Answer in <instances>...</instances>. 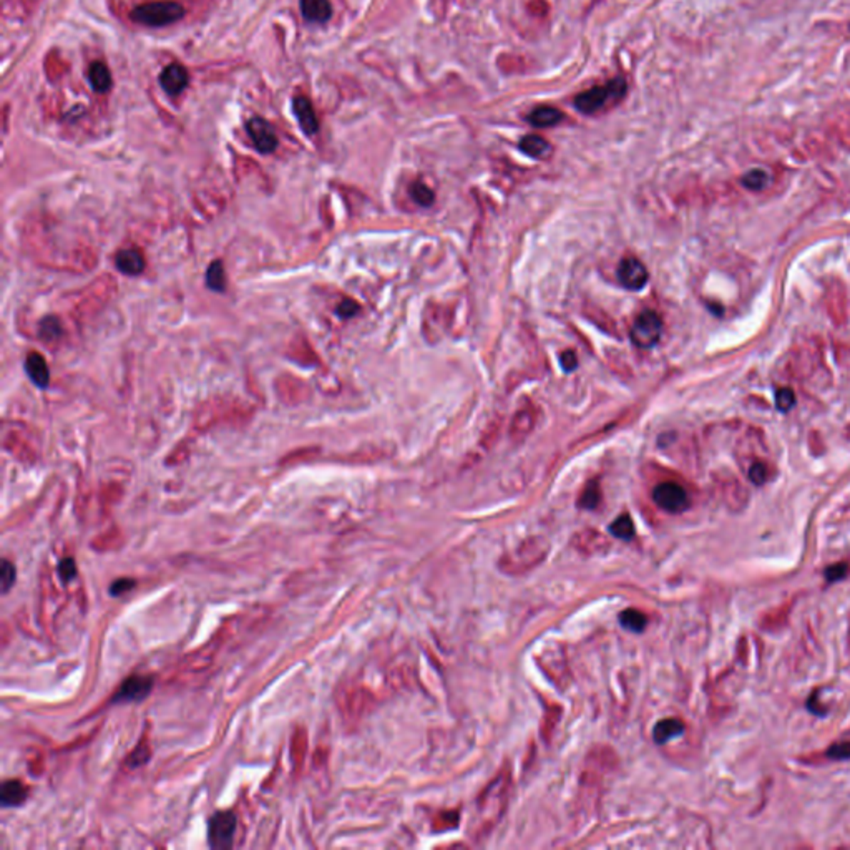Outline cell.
<instances>
[{
	"instance_id": "10",
	"label": "cell",
	"mask_w": 850,
	"mask_h": 850,
	"mask_svg": "<svg viewBox=\"0 0 850 850\" xmlns=\"http://www.w3.org/2000/svg\"><path fill=\"white\" fill-rule=\"evenodd\" d=\"M151 687H153V680L148 676H131L126 680L124 685L118 690L115 701L120 702H130V701H141L150 694Z\"/></svg>"
},
{
	"instance_id": "28",
	"label": "cell",
	"mask_w": 850,
	"mask_h": 850,
	"mask_svg": "<svg viewBox=\"0 0 850 850\" xmlns=\"http://www.w3.org/2000/svg\"><path fill=\"white\" fill-rule=\"evenodd\" d=\"M768 183H769V176L763 170L749 171V173H746L743 178V185L746 186V188L754 190V191L763 190Z\"/></svg>"
},
{
	"instance_id": "23",
	"label": "cell",
	"mask_w": 850,
	"mask_h": 850,
	"mask_svg": "<svg viewBox=\"0 0 850 850\" xmlns=\"http://www.w3.org/2000/svg\"><path fill=\"white\" fill-rule=\"evenodd\" d=\"M620 623L621 626L625 628L628 631H633V633H641L645 630L646 625H648V618L645 613H641L640 610H635V608H630V610H625L620 615Z\"/></svg>"
},
{
	"instance_id": "20",
	"label": "cell",
	"mask_w": 850,
	"mask_h": 850,
	"mask_svg": "<svg viewBox=\"0 0 850 850\" xmlns=\"http://www.w3.org/2000/svg\"><path fill=\"white\" fill-rule=\"evenodd\" d=\"M562 120H563V113L560 111L558 108H553V107L535 108V110L528 115L530 124H532L533 126H538V129H548V126H555V125H558Z\"/></svg>"
},
{
	"instance_id": "2",
	"label": "cell",
	"mask_w": 850,
	"mask_h": 850,
	"mask_svg": "<svg viewBox=\"0 0 850 850\" xmlns=\"http://www.w3.org/2000/svg\"><path fill=\"white\" fill-rule=\"evenodd\" d=\"M550 552V545L543 538H527L523 543H520L512 552L503 555L500 560V568L508 574H522L533 570L537 565H540L547 558Z\"/></svg>"
},
{
	"instance_id": "38",
	"label": "cell",
	"mask_w": 850,
	"mask_h": 850,
	"mask_svg": "<svg viewBox=\"0 0 850 850\" xmlns=\"http://www.w3.org/2000/svg\"><path fill=\"white\" fill-rule=\"evenodd\" d=\"M357 309H359V307H357V304H356V303H352V301H344V303L341 304V306H339L337 312L341 314L342 317H351V316H354V314L357 312Z\"/></svg>"
},
{
	"instance_id": "21",
	"label": "cell",
	"mask_w": 850,
	"mask_h": 850,
	"mask_svg": "<svg viewBox=\"0 0 850 850\" xmlns=\"http://www.w3.org/2000/svg\"><path fill=\"white\" fill-rule=\"evenodd\" d=\"M88 78H90L92 87L95 88L98 93H105L110 90L111 73H110V70H108V67L105 65V63H102V62L92 63L90 72H88Z\"/></svg>"
},
{
	"instance_id": "17",
	"label": "cell",
	"mask_w": 850,
	"mask_h": 850,
	"mask_svg": "<svg viewBox=\"0 0 850 850\" xmlns=\"http://www.w3.org/2000/svg\"><path fill=\"white\" fill-rule=\"evenodd\" d=\"M116 268L126 276H138L145 269V259L136 249H125L118 253Z\"/></svg>"
},
{
	"instance_id": "30",
	"label": "cell",
	"mask_w": 850,
	"mask_h": 850,
	"mask_svg": "<svg viewBox=\"0 0 850 850\" xmlns=\"http://www.w3.org/2000/svg\"><path fill=\"white\" fill-rule=\"evenodd\" d=\"M749 479L756 485H763L769 479V469L763 462H754L749 469Z\"/></svg>"
},
{
	"instance_id": "25",
	"label": "cell",
	"mask_w": 850,
	"mask_h": 850,
	"mask_svg": "<svg viewBox=\"0 0 850 850\" xmlns=\"http://www.w3.org/2000/svg\"><path fill=\"white\" fill-rule=\"evenodd\" d=\"M206 284H208L209 289H213V291H224V286H226V276H224V269H223V264L219 261H216L211 264L208 268V273H206Z\"/></svg>"
},
{
	"instance_id": "34",
	"label": "cell",
	"mask_w": 850,
	"mask_h": 850,
	"mask_svg": "<svg viewBox=\"0 0 850 850\" xmlns=\"http://www.w3.org/2000/svg\"><path fill=\"white\" fill-rule=\"evenodd\" d=\"M827 756L830 759H850V739L834 744L827 751Z\"/></svg>"
},
{
	"instance_id": "22",
	"label": "cell",
	"mask_w": 850,
	"mask_h": 850,
	"mask_svg": "<svg viewBox=\"0 0 850 850\" xmlns=\"http://www.w3.org/2000/svg\"><path fill=\"white\" fill-rule=\"evenodd\" d=\"M520 148L532 158H545L550 153V143L538 135H528L520 141Z\"/></svg>"
},
{
	"instance_id": "18",
	"label": "cell",
	"mask_w": 850,
	"mask_h": 850,
	"mask_svg": "<svg viewBox=\"0 0 850 850\" xmlns=\"http://www.w3.org/2000/svg\"><path fill=\"white\" fill-rule=\"evenodd\" d=\"M682 733H685V724H682V721L670 717V719H663L655 726L653 739H655L656 744H666L668 741L677 738V736H681Z\"/></svg>"
},
{
	"instance_id": "35",
	"label": "cell",
	"mask_w": 850,
	"mask_h": 850,
	"mask_svg": "<svg viewBox=\"0 0 850 850\" xmlns=\"http://www.w3.org/2000/svg\"><path fill=\"white\" fill-rule=\"evenodd\" d=\"M134 588H135V579L120 578V579H116V582H113L110 593L113 594V596H121V594H125L126 592H130V589H134Z\"/></svg>"
},
{
	"instance_id": "16",
	"label": "cell",
	"mask_w": 850,
	"mask_h": 850,
	"mask_svg": "<svg viewBox=\"0 0 850 850\" xmlns=\"http://www.w3.org/2000/svg\"><path fill=\"white\" fill-rule=\"evenodd\" d=\"M301 12L306 21L324 23L332 16V7L329 0H301Z\"/></svg>"
},
{
	"instance_id": "6",
	"label": "cell",
	"mask_w": 850,
	"mask_h": 850,
	"mask_svg": "<svg viewBox=\"0 0 850 850\" xmlns=\"http://www.w3.org/2000/svg\"><path fill=\"white\" fill-rule=\"evenodd\" d=\"M653 500L668 513H681L690 507V495L676 481H663L653 490Z\"/></svg>"
},
{
	"instance_id": "32",
	"label": "cell",
	"mask_w": 850,
	"mask_h": 850,
	"mask_svg": "<svg viewBox=\"0 0 850 850\" xmlns=\"http://www.w3.org/2000/svg\"><path fill=\"white\" fill-rule=\"evenodd\" d=\"M775 404H778L780 410L792 409L795 404V396L792 389H788V387H785V389H779L778 394H775Z\"/></svg>"
},
{
	"instance_id": "33",
	"label": "cell",
	"mask_w": 850,
	"mask_h": 850,
	"mask_svg": "<svg viewBox=\"0 0 850 850\" xmlns=\"http://www.w3.org/2000/svg\"><path fill=\"white\" fill-rule=\"evenodd\" d=\"M58 574H60V578H62L63 583L72 582V579L77 577V565H75V562H73L72 558L62 560L60 565H58Z\"/></svg>"
},
{
	"instance_id": "27",
	"label": "cell",
	"mask_w": 850,
	"mask_h": 850,
	"mask_svg": "<svg viewBox=\"0 0 850 850\" xmlns=\"http://www.w3.org/2000/svg\"><path fill=\"white\" fill-rule=\"evenodd\" d=\"M410 196L414 198L415 203H419L420 206H430L434 203L435 196H434V191H432L429 186H425L424 183H414L410 186Z\"/></svg>"
},
{
	"instance_id": "31",
	"label": "cell",
	"mask_w": 850,
	"mask_h": 850,
	"mask_svg": "<svg viewBox=\"0 0 850 850\" xmlns=\"http://www.w3.org/2000/svg\"><path fill=\"white\" fill-rule=\"evenodd\" d=\"M0 579H2V592L7 593L9 589L12 588L13 582H16V568H13V565L9 562V560H4L2 562V570H0Z\"/></svg>"
},
{
	"instance_id": "7",
	"label": "cell",
	"mask_w": 850,
	"mask_h": 850,
	"mask_svg": "<svg viewBox=\"0 0 850 850\" xmlns=\"http://www.w3.org/2000/svg\"><path fill=\"white\" fill-rule=\"evenodd\" d=\"M236 832V815L229 810L216 812L209 819L208 825V842L213 849H231L233 837Z\"/></svg>"
},
{
	"instance_id": "26",
	"label": "cell",
	"mask_w": 850,
	"mask_h": 850,
	"mask_svg": "<svg viewBox=\"0 0 850 850\" xmlns=\"http://www.w3.org/2000/svg\"><path fill=\"white\" fill-rule=\"evenodd\" d=\"M40 336L45 342H50V341H55V339L60 337L62 334V326H60V321H58L57 317L53 316H48L45 319H42L40 322Z\"/></svg>"
},
{
	"instance_id": "8",
	"label": "cell",
	"mask_w": 850,
	"mask_h": 850,
	"mask_svg": "<svg viewBox=\"0 0 850 850\" xmlns=\"http://www.w3.org/2000/svg\"><path fill=\"white\" fill-rule=\"evenodd\" d=\"M246 130L258 151H261V153H271V151L276 150L278 136L274 134L273 126L269 125L264 118L253 116L251 120H248Z\"/></svg>"
},
{
	"instance_id": "37",
	"label": "cell",
	"mask_w": 850,
	"mask_h": 850,
	"mask_svg": "<svg viewBox=\"0 0 850 850\" xmlns=\"http://www.w3.org/2000/svg\"><path fill=\"white\" fill-rule=\"evenodd\" d=\"M560 362H562V367L567 372H572L573 369H577L578 366V359L574 356L573 351H567L563 354L562 357H560Z\"/></svg>"
},
{
	"instance_id": "19",
	"label": "cell",
	"mask_w": 850,
	"mask_h": 850,
	"mask_svg": "<svg viewBox=\"0 0 850 850\" xmlns=\"http://www.w3.org/2000/svg\"><path fill=\"white\" fill-rule=\"evenodd\" d=\"M27 789L23 788L21 780H6L0 790V800L4 807H17L26 802Z\"/></svg>"
},
{
	"instance_id": "5",
	"label": "cell",
	"mask_w": 850,
	"mask_h": 850,
	"mask_svg": "<svg viewBox=\"0 0 850 850\" xmlns=\"http://www.w3.org/2000/svg\"><path fill=\"white\" fill-rule=\"evenodd\" d=\"M663 334V321L655 311H645L633 322L630 336L631 341L641 349L656 346Z\"/></svg>"
},
{
	"instance_id": "1",
	"label": "cell",
	"mask_w": 850,
	"mask_h": 850,
	"mask_svg": "<svg viewBox=\"0 0 850 850\" xmlns=\"http://www.w3.org/2000/svg\"><path fill=\"white\" fill-rule=\"evenodd\" d=\"M508 790H510V779L508 773L500 774L497 779L487 785V789L480 794L479 802H476V822H479L480 834L487 832L490 827H494L495 822L500 819V815L505 810L508 800Z\"/></svg>"
},
{
	"instance_id": "36",
	"label": "cell",
	"mask_w": 850,
	"mask_h": 850,
	"mask_svg": "<svg viewBox=\"0 0 850 850\" xmlns=\"http://www.w3.org/2000/svg\"><path fill=\"white\" fill-rule=\"evenodd\" d=\"M847 573H849V568L845 563L832 565V567H829L827 570H825V577H827L829 582H837V579H842Z\"/></svg>"
},
{
	"instance_id": "29",
	"label": "cell",
	"mask_w": 850,
	"mask_h": 850,
	"mask_svg": "<svg viewBox=\"0 0 850 850\" xmlns=\"http://www.w3.org/2000/svg\"><path fill=\"white\" fill-rule=\"evenodd\" d=\"M599 502V487L596 481H592V484L587 485V489L583 490L582 494V498H579V507L582 508H594Z\"/></svg>"
},
{
	"instance_id": "13",
	"label": "cell",
	"mask_w": 850,
	"mask_h": 850,
	"mask_svg": "<svg viewBox=\"0 0 850 850\" xmlns=\"http://www.w3.org/2000/svg\"><path fill=\"white\" fill-rule=\"evenodd\" d=\"M26 371L33 384L38 387H47L48 382H50V371H48L45 359H43L40 354H28L26 359Z\"/></svg>"
},
{
	"instance_id": "11",
	"label": "cell",
	"mask_w": 850,
	"mask_h": 850,
	"mask_svg": "<svg viewBox=\"0 0 850 850\" xmlns=\"http://www.w3.org/2000/svg\"><path fill=\"white\" fill-rule=\"evenodd\" d=\"M160 85L170 95H180L188 87V72L180 63H171L161 72Z\"/></svg>"
},
{
	"instance_id": "3",
	"label": "cell",
	"mask_w": 850,
	"mask_h": 850,
	"mask_svg": "<svg viewBox=\"0 0 850 850\" xmlns=\"http://www.w3.org/2000/svg\"><path fill=\"white\" fill-rule=\"evenodd\" d=\"M185 9L173 0H158V2L143 4L131 12V18L136 23L146 27H165L183 18Z\"/></svg>"
},
{
	"instance_id": "15",
	"label": "cell",
	"mask_w": 850,
	"mask_h": 850,
	"mask_svg": "<svg viewBox=\"0 0 850 850\" xmlns=\"http://www.w3.org/2000/svg\"><path fill=\"white\" fill-rule=\"evenodd\" d=\"M574 547H577L579 552L587 553V555H596V553H601L604 550L608 548V540L601 537L596 530H584L583 533L577 535V538L573 540Z\"/></svg>"
},
{
	"instance_id": "14",
	"label": "cell",
	"mask_w": 850,
	"mask_h": 850,
	"mask_svg": "<svg viewBox=\"0 0 850 850\" xmlns=\"http://www.w3.org/2000/svg\"><path fill=\"white\" fill-rule=\"evenodd\" d=\"M533 427L535 412L533 409H530V407H523V409H520L513 417L512 427H510V437H512L515 442H522L532 434Z\"/></svg>"
},
{
	"instance_id": "9",
	"label": "cell",
	"mask_w": 850,
	"mask_h": 850,
	"mask_svg": "<svg viewBox=\"0 0 850 850\" xmlns=\"http://www.w3.org/2000/svg\"><path fill=\"white\" fill-rule=\"evenodd\" d=\"M618 279L626 289L640 291L648 283V269L640 259L628 256L620 263L618 268Z\"/></svg>"
},
{
	"instance_id": "12",
	"label": "cell",
	"mask_w": 850,
	"mask_h": 850,
	"mask_svg": "<svg viewBox=\"0 0 850 850\" xmlns=\"http://www.w3.org/2000/svg\"><path fill=\"white\" fill-rule=\"evenodd\" d=\"M293 111L294 115H296L298 121H299V126H301V130L304 134L312 136L317 134L319 130V121H317V116H316V111H314V108L311 105V102L307 100L306 97H296L293 100Z\"/></svg>"
},
{
	"instance_id": "24",
	"label": "cell",
	"mask_w": 850,
	"mask_h": 850,
	"mask_svg": "<svg viewBox=\"0 0 850 850\" xmlns=\"http://www.w3.org/2000/svg\"><path fill=\"white\" fill-rule=\"evenodd\" d=\"M610 532L615 535L616 538L621 540H631L635 537V525H633L630 515H621V517H618L615 522L610 525Z\"/></svg>"
},
{
	"instance_id": "4",
	"label": "cell",
	"mask_w": 850,
	"mask_h": 850,
	"mask_svg": "<svg viewBox=\"0 0 850 850\" xmlns=\"http://www.w3.org/2000/svg\"><path fill=\"white\" fill-rule=\"evenodd\" d=\"M625 93H626L625 80H623V78H615V80H611L608 85L593 87L587 92L579 93V95L574 98V107H577V110H579L582 113L592 115V113H596L601 110V108L606 105L611 98H621Z\"/></svg>"
}]
</instances>
